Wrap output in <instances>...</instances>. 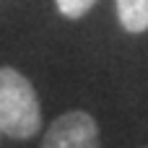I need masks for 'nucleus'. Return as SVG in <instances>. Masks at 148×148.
<instances>
[{"label": "nucleus", "mask_w": 148, "mask_h": 148, "mask_svg": "<svg viewBox=\"0 0 148 148\" xmlns=\"http://www.w3.org/2000/svg\"><path fill=\"white\" fill-rule=\"evenodd\" d=\"M57 3V10L62 13V16H68V18H81V16H86L88 10H91V5L96 3V0H55Z\"/></svg>", "instance_id": "obj_4"}, {"label": "nucleus", "mask_w": 148, "mask_h": 148, "mask_svg": "<svg viewBox=\"0 0 148 148\" xmlns=\"http://www.w3.org/2000/svg\"><path fill=\"white\" fill-rule=\"evenodd\" d=\"M42 148H99V125L86 112H68L49 125Z\"/></svg>", "instance_id": "obj_2"}, {"label": "nucleus", "mask_w": 148, "mask_h": 148, "mask_svg": "<svg viewBox=\"0 0 148 148\" xmlns=\"http://www.w3.org/2000/svg\"><path fill=\"white\" fill-rule=\"evenodd\" d=\"M42 112L34 86L13 68H0V133L26 140L39 133Z\"/></svg>", "instance_id": "obj_1"}, {"label": "nucleus", "mask_w": 148, "mask_h": 148, "mask_svg": "<svg viewBox=\"0 0 148 148\" xmlns=\"http://www.w3.org/2000/svg\"><path fill=\"white\" fill-rule=\"evenodd\" d=\"M117 16L125 31L143 34L148 29V0H117Z\"/></svg>", "instance_id": "obj_3"}]
</instances>
